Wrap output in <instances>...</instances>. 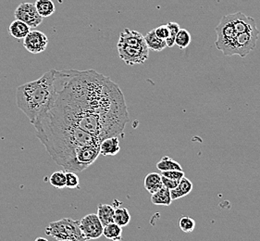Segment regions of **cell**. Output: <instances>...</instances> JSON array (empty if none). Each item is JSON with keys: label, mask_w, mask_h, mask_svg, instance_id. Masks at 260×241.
Returning a JSON list of instances; mask_svg holds the SVG:
<instances>
[{"label": "cell", "mask_w": 260, "mask_h": 241, "mask_svg": "<svg viewBox=\"0 0 260 241\" xmlns=\"http://www.w3.org/2000/svg\"><path fill=\"white\" fill-rule=\"evenodd\" d=\"M57 96L46 111L102 141L129 122L124 96L109 77L90 71H56Z\"/></svg>", "instance_id": "obj_1"}, {"label": "cell", "mask_w": 260, "mask_h": 241, "mask_svg": "<svg viewBox=\"0 0 260 241\" xmlns=\"http://www.w3.org/2000/svg\"><path fill=\"white\" fill-rule=\"evenodd\" d=\"M56 96V74L55 70H51L36 81L18 87L17 106L34 125L52 106Z\"/></svg>", "instance_id": "obj_2"}, {"label": "cell", "mask_w": 260, "mask_h": 241, "mask_svg": "<svg viewBox=\"0 0 260 241\" xmlns=\"http://www.w3.org/2000/svg\"><path fill=\"white\" fill-rule=\"evenodd\" d=\"M47 236H51L57 241L71 239L73 241H90L83 236L80 228V221L72 218H63L61 220L49 223L45 231Z\"/></svg>", "instance_id": "obj_3"}, {"label": "cell", "mask_w": 260, "mask_h": 241, "mask_svg": "<svg viewBox=\"0 0 260 241\" xmlns=\"http://www.w3.org/2000/svg\"><path fill=\"white\" fill-rule=\"evenodd\" d=\"M215 32L217 34V40L215 41L216 47L225 56H232L234 39L238 34L234 30L230 14L221 18L219 25L215 28Z\"/></svg>", "instance_id": "obj_4"}, {"label": "cell", "mask_w": 260, "mask_h": 241, "mask_svg": "<svg viewBox=\"0 0 260 241\" xmlns=\"http://www.w3.org/2000/svg\"><path fill=\"white\" fill-rule=\"evenodd\" d=\"M259 37V30L255 29L253 31L240 34L234 39L232 56L238 55L241 58H245L250 52L255 48L256 42Z\"/></svg>", "instance_id": "obj_5"}, {"label": "cell", "mask_w": 260, "mask_h": 241, "mask_svg": "<svg viewBox=\"0 0 260 241\" xmlns=\"http://www.w3.org/2000/svg\"><path fill=\"white\" fill-rule=\"evenodd\" d=\"M117 49L120 59H122L129 66L142 64L149 58V49L130 47L120 43L117 44Z\"/></svg>", "instance_id": "obj_6"}, {"label": "cell", "mask_w": 260, "mask_h": 241, "mask_svg": "<svg viewBox=\"0 0 260 241\" xmlns=\"http://www.w3.org/2000/svg\"><path fill=\"white\" fill-rule=\"evenodd\" d=\"M16 20L25 22L30 28H37L43 22L44 18H42L37 12V8L32 3H21L17 7L14 12Z\"/></svg>", "instance_id": "obj_7"}, {"label": "cell", "mask_w": 260, "mask_h": 241, "mask_svg": "<svg viewBox=\"0 0 260 241\" xmlns=\"http://www.w3.org/2000/svg\"><path fill=\"white\" fill-rule=\"evenodd\" d=\"M80 228L83 236L88 238L89 240H92L98 239L103 235L104 226L99 220L98 215L90 214L85 215L80 220Z\"/></svg>", "instance_id": "obj_8"}, {"label": "cell", "mask_w": 260, "mask_h": 241, "mask_svg": "<svg viewBox=\"0 0 260 241\" xmlns=\"http://www.w3.org/2000/svg\"><path fill=\"white\" fill-rule=\"evenodd\" d=\"M48 43V37L43 32L37 30H31L23 38V47L31 54L44 52L47 49Z\"/></svg>", "instance_id": "obj_9"}, {"label": "cell", "mask_w": 260, "mask_h": 241, "mask_svg": "<svg viewBox=\"0 0 260 241\" xmlns=\"http://www.w3.org/2000/svg\"><path fill=\"white\" fill-rule=\"evenodd\" d=\"M118 43L123 44L130 47H138L142 49H148L145 37L139 32L131 30L126 28L120 33Z\"/></svg>", "instance_id": "obj_10"}, {"label": "cell", "mask_w": 260, "mask_h": 241, "mask_svg": "<svg viewBox=\"0 0 260 241\" xmlns=\"http://www.w3.org/2000/svg\"><path fill=\"white\" fill-rule=\"evenodd\" d=\"M100 154L103 156H115L120 150V141L118 136H110L100 142Z\"/></svg>", "instance_id": "obj_11"}, {"label": "cell", "mask_w": 260, "mask_h": 241, "mask_svg": "<svg viewBox=\"0 0 260 241\" xmlns=\"http://www.w3.org/2000/svg\"><path fill=\"white\" fill-rule=\"evenodd\" d=\"M192 189V182L189 179L186 178L185 176L182 177L178 184L177 187L175 189L171 190V197H172V200L182 199L183 197L187 196V195L190 194Z\"/></svg>", "instance_id": "obj_12"}, {"label": "cell", "mask_w": 260, "mask_h": 241, "mask_svg": "<svg viewBox=\"0 0 260 241\" xmlns=\"http://www.w3.org/2000/svg\"><path fill=\"white\" fill-rule=\"evenodd\" d=\"M31 31V28L25 22L15 20L12 21L9 28L10 35L15 39H23Z\"/></svg>", "instance_id": "obj_13"}, {"label": "cell", "mask_w": 260, "mask_h": 241, "mask_svg": "<svg viewBox=\"0 0 260 241\" xmlns=\"http://www.w3.org/2000/svg\"><path fill=\"white\" fill-rule=\"evenodd\" d=\"M144 185H145V189L151 195L156 193L159 189L163 188L161 174L156 173H148L146 177H145Z\"/></svg>", "instance_id": "obj_14"}, {"label": "cell", "mask_w": 260, "mask_h": 241, "mask_svg": "<svg viewBox=\"0 0 260 241\" xmlns=\"http://www.w3.org/2000/svg\"><path fill=\"white\" fill-rule=\"evenodd\" d=\"M145 40L148 49L156 52H160L167 47L166 40H163L159 37H156L154 29L146 34L145 36Z\"/></svg>", "instance_id": "obj_15"}, {"label": "cell", "mask_w": 260, "mask_h": 241, "mask_svg": "<svg viewBox=\"0 0 260 241\" xmlns=\"http://www.w3.org/2000/svg\"><path fill=\"white\" fill-rule=\"evenodd\" d=\"M114 207L112 205L99 204L98 207V216L103 226L114 223Z\"/></svg>", "instance_id": "obj_16"}, {"label": "cell", "mask_w": 260, "mask_h": 241, "mask_svg": "<svg viewBox=\"0 0 260 241\" xmlns=\"http://www.w3.org/2000/svg\"><path fill=\"white\" fill-rule=\"evenodd\" d=\"M151 201L155 205H163V206H170L172 204V199L171 197V190L163 187L157 192L152 194Z\"/></svg>", "instance_id": "obj_17"}, {"label": "cell", "mask_w": 260, "mask_h": 241, "mask_svg": "<svg viewBox=\"0 0 260 241\" xmlns=\"http://www.w3.org/2000/svg\"><path fill=\"white\" fill-rule=\"evenodd\" d=\"M35 6L42 18H47L53 15L56 11V6L52 0H37Z\"/></svg>", "instance_id": "obj_18"}, {"label": "cell", "mask_w": 260, "mask_h": 241, "mask_svg": "<svg viewBox=\"0 0 260 241\" xmlns=\"http://www.w3.org/2000/svg\"><path fill=\"white\" fill-rule=\"evenodd\" d=\"M103 236L112 241L122 240V227L115 223H111L104 226Z\"/></svg>", "instance_id": "obj_19"}, {"label": "cell", "mask_w": 260, "mask_h": 241, "mask_svg": "<svg viewBox=\"0 0 260 241\" xmlns=\"http://www.w3.org/2000/svg\"><path fill=\"white\" fill-rule=\"evenodd\" d=\"M131 222V215L128 209L123 207H118L115 209L114 223L120 227L127 226Z\"/></svg>", "instance_id": "obj_20"}, {"label": "cell", "mask_w": 260, "mask_h": 241, "mask_svg": "<svg viewBox=\"0 0 260 241\" xmlns=\"http://www.w3.org/2000/svg\"><path fill=\"white\" fill-rule=\"evenodd\" d=\"M156 168L160 172H167V171H172V170L182 171V168L180 165V163L169 156H164L162 158L161 160L156 163Z\"/></svg>", "instance_id": "obj_21"}, {"label": "cell", "mask_w": 260, "mask_h": 241, "mask_svg": "<svg viewBox=\"0 0 260 241\" xmlns=\"http://www.w3.org/2000/svg\"><path fill=\"white\" fill-rule=\"evenodd\" d=\"M191 41H192L191 34L187 30L181 28L180 31L178 32L177 36L175 37V45L178 46V47H180L181 49H184L189 47Z\"/></svg>", "instance_id": "obj_22"}, {"label": "cell", "mask_w": 260, "mask_h": 241, "mask_svg": "<svg viewBox=\"0 0 260 241\" xmlns=\"http://www.w3.org/2000/svg\"><path fill=\"white\" fill-rule=\"evenodd\" d=\"M49 182L55 189H62L66 188V175L63 171H57L49 177Z\"/></svg>", "instance_id": "obj_23"}, {"label": "cell", "mask_w": 260, "mask_h": 241, "mask_svg": "<svg viewBox=\"0 0 260 241\" xmlns=\"http://www.w3.org/2000/svg\"><path fill=\"white\" fill-rule=\"evenodd\" d=\"M167 26L170 31V36L166 39L167 47H172L175 45V37L177 36L178 32L180 31L181 27L177 22L174 21H169L167 23Z\"/></svg>", "instance_id": "obj_24"}, {"label": "cell", "mask_w": 260, "mask_h": 241, "mask_svg": "<svg viewBox=\"0 0 260 241\" xmlns=\"http://www.w3.org/2000/svg\"><path fill=\"white\" fill-rule=\"evenodd\" d=\"M179 227L184 233H191L196 228V221L189 216H182L179 220Z\"/></svg>", "instance_id": "obj_25"}, {"label": "cell", "mask_w": 260, "mask_h": 241, "mask_svg": "<svg viewBox=\"0 0 260 241\" xmlns=\"http://www.w3.org/2000/svg\"><path fill=\"white\" fill-rule=\"evenodd\" d=\"M66 188L68 189H79L80 188V181L78 175L74 172H66Z\"/></svg>", "instance_id": "obj_26"}, {"label": "cell", "mask_w": 260, "mask_h": 241, "mask_svg": "<svg viewBox=\"0 0 260 241\" xmlns=\"http://www.w3.org/2000/svg\"><path fill=\"white\" fill-rule=\"evenodd\" d=\"M161 175L165 176L167 178L180 181L182 177H184V172L180 171V170H172V171L161 172Z\"/></svg>", "instance_id": "obj_27"}, {"label": "cell", "mask_w": 260, "mask_h": 241, "mask_svg": "<svg viewBox=\"0 0 260 241\" xmlns=\"http://www.w3.org/2000/svg\"><path fill=\"white\" fill-rule=\"evenodd\" d=\"M155 34L157 37H159L160 39L166 40L167 38L170 36V31L169 28L166 25H161V26L157 27L156 29H154Z\"/></svg>", "instance_id": "obj_28"}, {"label": "cell", "mask_w": 260, "mask_h": 241, "mask_svg": "<svg viewBox=\"0 0 260 241\" xmlns=\"http://www.w3.org/2000/svg\"><path fill=\"white\" fill-rule=\"evenodd\" d=\"M161 179L163 187H165V188L170 189V190L175 189L177 187L179 182H180V181H175V180L167 178V177L163 176V175H161Z\"/></svg>", "instance_id": "obj_29"}, {"label": "cell", "mask_w": 260, "mask_h": 241, "mask_svg": "<svg viewBox=\"0 0 260 241\" xmlns=\"http://www.w3.org/2000/svg\"><path fill=\"white\" fill-rule=\"evenodd\" d=\"M35 241H49L47 238H45V237H41V236H38L36 238V240Z\"/></svg>", "instance_id": "obj_30"}, {"label": "cell", "mask_w": 260, "mask_h": 241, "mask_svg": "<svg viewBox=\"0 0 260 241\" xmlns=\"http://www.w3.org/2000/svg\"><path fill=\"white\" fill-rule=\"evenodd\" d=\"M61 241H73V240H71V239H64V240H61Z\"/></svg>", "instance_id": "obj_31"}]
</instances>
